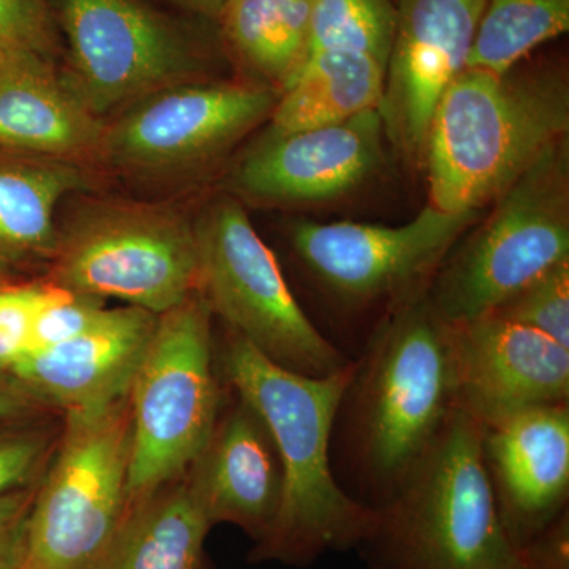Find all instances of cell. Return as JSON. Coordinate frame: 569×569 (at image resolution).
Wrapping results in <instances>:
<instances>
[{"mask_svg": "<svg viewBox=\"0 0 569 569\" xmlns=\"http://www.w3.org/2000/svg\"><path fill=\"white\" fill-rule=\"evenodd\" d=\"M486 0H399L380 111L387 141L422 168L441 97L467 69Z\"/></svg>", "mask_w": 569, "mask_h": 569, "instance_id": "5bb4252c", "label": "cell"}, {"mask_svg": "<svg viewBox=\"0 0 569 569\" xmlns=\"http://www.w3.org/2000/svg\"><path fill=\"white\" fill-rule=\"evenodd\" d=\"M490 316L527 326L569 348V261L550 269Z\"/></svg>", "mask_w": 569, "mask_h": 569, "instance_id": "484cf974", "label": "cell"}, {"mask_svg": "<svg viewBox=\"0 0 569 569\" xmlns=\"http://www.w3.org/2000/svg\"><path fill=\"white\" fill-rule=\"evenodd\" d=\"M178 2L189 7L190 10L197 11V13L219 20L227 0H178Z\"/></svg>", "mask_w": 569, "mask_h": 569, "instance_id": "d6a6232c", "label": "cell"}, {"mask_svg": "<svg viewBox=\"0 0 569 569\" xmlns=\"http://www.w3.org/2000/svg\"><path fill=\"white\" fill-rule=\"evenodd\" d=\"M490 208L427 287L445 323L490 316L569 261V137L549 146Z\"/></svg>", "mask_w": 569, "mask_h": 569, "instance_id": "5b68a950", "label": "cell"}, {"mask_svg": "<svg viewBox=\"0 0 569 569\" xmlns=\"http://www.w3.org/2000/svg\"><path fill=\"white\" fill-rule=\"evenodd\" d=\"M21 48L50 58L58 32L48 0H0V50Z\"/></svg>", "mask_w": 569, "mask_h": 569, "instance_id": "f546056e", "label": "cell"}, {"mask_svg": "<svg viewBox=\"0 0 569 569\" xmlns=\"http://www.w3.org/2000/svg\"><path fill=\"white\" fill-rule=\"evenodd\" d=\"M385 142L378 110L301 132L268 130L234 164L228 186L236 200L269 208L337 203L380 173Z\"/></svg>", "mask_w": 569, "mask_h": 569, "instance_id": "4fadbf2b", "label": "cell"}, {"mask_svg": "<svg viewBox=\"0 0 569 569\" xmlns=\"http://www.w3.org/2000/svg\"><path fill=\"white\" fill-rule=\"evenodd\" d=\"M183 478L211 526L234 523L261 541L272 530L282 503V466L263 419L241 397L219 418Z\"/></svg>", "mask_w": 569, "mask_h": 569, "instance_id": "e0dca14e", "label": "cell"}, {"mask_svg": "<svg viewBox=\"0 0 569 569\" xmlns=\"http://www.w3.org/2000/svg\"><path fill=\"white\" fill-rule=\"evenodd\" d=\"M130 459L129 396L63 415L33 498L29 567L92 569L99 563L129 508Z\"/></svg>", "mask_w": 569, "mask_h": 569, "instance_id": "8992f818", "label": "cell"}, {"mask_svg": "<svg viewBox=\"0 0 569 569\" xmlns=\"http://www.w3.org/2000/svg\"><path fill=\"white\" fill-rule=\"evenodd\" d=\"M310 9L312 0H227L224 43L257 82L280 92L305 61Z\"/></svg>", "mask_w": 569, "mask_h": 569, "instance_id": "603a6c76", "label": "cell"}, {"mask_svg": "<svg viewBox=\"0 0 569 569\" xmlns=\"http://www.w3.org/2000/svg\"><path fill=\"white\" fill-rule=\"evenodd\" d=\"M102 119L70 91L51 59L0 50V149L77 162L102 152Z\"/></svg>", "mask_w": 569, "mask_h": 569, "instance_id": "d6986e66", "label": "cell"}, {"mask_svg": "<svg viewBox=\"0 0 569 569\" xmlns=\"http://www.w3.org/2000/svg\"><path fill=\"white\" fill-rule=\"evenodd\" d=\"M569 29V0H486L467 69L503 73Z\"/></svg>", "mask_w": 569, "mask_h": 569, "instance_id": "cb8c5ba5", "label": "cell"}, {"mask_svg": "<svg viewBox=\"0 0 569 569\" xmlns=\"http://www.w3.org/2000/svg\"><path fill=\"white\" fill-rule=\"evenodd\" d=\"M39 481L0 496V569H22L28 563L29 519Z\"/></svg>", "mask_w": 569, "mask_h": 569, "instance_id": "4dcf8cb0", "label": "cell"}, {"mask_svg": "<svg viewBox=\"0 0 569 569\" xmlns=\"http://www.w3.org/2000/svg\"><path fill=\"white\" fill-rule=\"evenodd\" d=\"M209 527L181 477L129 505L92 569H200Z\"/></svg>", "mask_w": 569, "mask_h": 569, "instance_id": "44dd1931", "label": "cell"}, {"mask_svg": "<svg viewBox=\"0 0 569 569\" xmlns=\"http://www.w3.org/2000/svg\"><path fill=\"white\" fill-rule=\"evenodd\" d=\"M88 186L77 162L11 157L0 159V268L50 260L58 246L54 212L66 194Z\"/></svg>", "mask_w": 569, "mask_h": 569, "instance_id": "7402d4cb", "label": "cell"}, {"mask_svg": "<svg viewBox=\"0 0 569 569\" xmlns=\"http://www.w3.org/2000/svg\"><path fill=\"white\" fill-rule=\"evenodd\" d=\"M279 96L257 81L179 82L138 100L107 127L100 156L137 173L192 170L271 118Z\"/></svg>", "mask_w": 569, "mask_h": 569, "instance_id": "8fae6325", "label": "cell"}, {"mask_svg": "<svg viewBox=\"0 0 569 569\" xmlns=\"http://www.w3.org/2000/svg\"><path fill=\"white\" fill-rule=\"evenodd\" d=\"M222 366L236 395L263 419L282 466V503L261 541L266 556L309 559L373 531L377 512L347 496L329 462L332 427L356 366L323 378L302 376L276 365L234 332Z\"/></svg>", "mask_w": 569, "mask_h": 569, "instance_id": "7a4b0ae2", "label": "cell"}, {"mask_svg": "<svg viewBox=\"0 0 569 569\" xmlns=\"http://www.w3.org/2000/svg\"><path fill=\"white\" fill-rule=\"evenodd\" d=\"M157 321L140 307H107L82 335L29 351L7 376L41 407L62 415L111 406L129 396Z\"/></svg>", "mask_w": 569, "mask_h": 569, "instance_id": "2e32d148", "label": "cell"}, {"mask_svg": "<svg viewBox=\"0 0 569 569\" xmlns=\"http://www.w3.org/2000/svg\"><path fill=\"white\" fill-rule=\"evenodd\" d=\"M481 212L447 213L427 204L413 220L385 224L299 220L290 230L296 257L321 288L348 305L395 298L427 284Z\"/></svg>", "mask_w": 569, "mask_h": 569, "instance_id": "7c38bea8", "label": "cell"}, {"mask_svg": "<svg viewBox=\"0 0 569 569\" xmlns=\"http://www.w3.org/2000/svg\"><path fill=\"white\" fill-rule=\"evenodd\" d=\"M54 290L50 280L13 287L0 284V372L7 373L31 351L33 321Z\"/></svg>", "mask_w": 569, "mask_h": 569, "instance_id": "83f0119b", "label": "cell"}, {"mask_svg": "<svg viewBox=\"0 0 569 569\" xmlns=\"http://www.w3.org/2000/svg\"><path fill=\"white\" fill-rule=\"evenodd\" d=\"M485 427L456 408L377 518L408 569H527L509 537L482 451Z\"/></svg>", "mask_w": 569, "mask_h": 569, "instance_id": "277c9868", "label": "cell"}, {"mask_svg": "<svg viewBox=\"0 0 569 569\" xmlns=\"http://www.w3.org/2000/svg\"><path fill=\"white\" fill-rule=\"evenodd\" d=\"M211 320L197 291L159 316L129 391V505L183 477L219 421Z\"/></svg>", "mask_w": 569, "mask_h": 569, "instance_id": "52a82bcc", "label": "cell"}, {"mask_svg": "<svg viewBox=\"0 0 569 569\" xmlns=\"http://www.w3.org/2000/svg\"><path fill=\"white\" fill-rule=\"evenodd\" d=\"M194 223L168 206L96 203L58 234L50 282L162 316L197 291Z\"/></svg>", "mask_w": 569, "mask_h": 569, "instance_id": "9c48e42d", "label": "cell"}, {"mask_svg": "<svg viewBox=\"0 0 569 569\" xmlns=\"http://www.w3.org/2000/svg\"><path fill=\"white\" fill-rule=\"evenodd\" d=\"M22 569H33V568L29 567V565H28V563H26V567H24V568H22Z\"/></svg>", "mask_w": 569, "mask_h": 569, "instance_id": "836d02e7", "label": "cell"}, {"mask_svg": "<svg viewBox=\"0 0 569 569\" xmlns=\"http://www.w3.org/2000/svg\"><path fill=\"white\" fill-rule=\"evenodd\" d=\"M395 31L391 0H312L306 56L361 52L387 66Z\"/></svg>", "mask_w": 569, "mask_h": 569, "instance_id": "d4e9b609", "label": "cell"}, {"mask_svg": "<svg viewBox=\"0 0 569 569\" xmlns=\"http://www.w3.org/2000/svg\"><path fill=\"white\" fill-rule=\"evenodd\" d=\"M348 389L355 392L361 466L391 493L456 410L448 323L433 309L427 284L399 299Z\"/></svg>", "mask_w": 569, "mask_h": 569, "instance_id": "3957f363", "label": "cell"}, {"mask_svg": "<svg viewBox=\"0 0 569 569\" xmlns=\"http://www.w3.org/2000/svg\"><path fill=\"white\" fill-rule=\"evenodd\" d=\"M33 419L0 425V496L39 481L61 427Z\"/></svg>", "mask_w": 569, "mask_h": 569, "instance_id": "4316f807", "label": "cell"}, {"mask_svg": "<svg viewBox=\"0 0 569 569\" xmlns=\"http://www.w3.org/2000/svg\"><path fill=\"white\" fill-rule=\"evenodd\" d=\"M448 329L456 408L485 429L531 408L568 403L569 348L498 316Z\"/></svg>", "mask_w": 569, "mask_h": 569, "instance_id": "9a60e30c", "label": "cell"}, {"mask_svg": "<svg viewBox=\"0 0 569 569\" xmlns=\"http://www.w3.org/2000/svg\"><path fill=\"white\" fill-rule=\"evenodd\" d=\"M104 309L107 299L70 293L56 287L33 321L31 351L58 346L82 335L99 320Z\"/></svg>", "mask_w": 569, "mask_h": 569, "instance_id": "f1b7e54d", "label": "cell"}, {"mask_svg": "<svg viewBox=\"0 0 569 569\" xmlns=\"http://www.w3.org/2000/svg\"><path fill=\"white\" fill-rule=\"evenodd\" d=\"M565 137L563 63L522 61L503 73L466 69L430 121L422 159L427 204L447 213L482 212Z\"/></svg>", "mask_w": 569, "mask_h": 569, "instance_id": "6da1fadb", "label": "cell"}, {"mask_svg": "<svg viewBox=\"0 0 569 569\" xmlns=\"http://www.w3.org/2000/svg\"><path fill=\"white\" fill-rule=\"evenodd\" d=\"M193 223L197 293L212 316L266 358L302 376L329 377L351 365L298 305L241 201L219 198Z\"/></svg>", "mask_w": 569, "mask_h": 569, "instance_id": "ba28073f", "label": "cell"}, {"mask_svg": "<svg viewBox=\"0 0 569 569\" xmlns=\"http://www.w3.org/2000/svg\"><path fill=\"white\" fill-rule=\"evenodd\" d=\"M486 468L509 537L535 533L569 489L568 403L531 408L485 429ZM518 546V545H516Z\"/></svg>", "mask_w": 569, "mask_h": 569, "instance_id": "ac0fdd59", "label": "cell"}, {"mask_svg": "<svg viewBox=\"0 0 569 569\" xmlns=\"http://www.w3.org/2000/svg\"><path fill=\"white\" fill-rule=\"evenodd\" d=\"M385 74L383 62L361 52L321 51L306 56L280 91L269 130L301 132L378 110Z\"/></svg>", "mask_w": 569, "mask_h": 569, "instance_id": "ffe728a7", "label": "cell"}, {"mask_svg": "<svg viewBox=\"0 0 569 569\" xmlns=\"http://www.w3.org/2000/svg\"><path fill=\"white\" fill-rule=\"evenodd\" d=\"M58 10L69 41L63 81L97 118L192 73L187 41L138 0H58Z\"/></svg>", "mask_w": 569, "mask_h": 569, "instance_id": "30bf717a", "label": "cell"}, {"mask_svg": "<svg viewBox=\"0 0 569 569\" xmlns=\"http://www.w3.org/2000/svg\"><path fill=\"white\" fill-rule=\"evenodd\" d=\"M41 410L39 402L26 395L7 373L0 372V425L32 419Z\"/></svg>", "mask_w": 569, "mask_h": 569, "instance_id": "1f68e13d", "label": "cell"}]
</instances>
